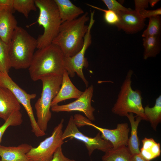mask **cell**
I'll use <instances>...</instances> for the list:
<instances>
[{
  "instance_id": "6da1fadb",
  "label": "cell",
  "mask_w": 161,
  "mask_h": 161,
  "mask_svg": "<svg viewBox=\"0 0 161 161\" xmlns=\"http://www.w3.org/2000/svg\"><path fill=\"white\" fill-rule=\"evenodd\" d=\"M89 19L86 12L75 19L61 23L52 43L60 48L64 56L72 57L82 49L88 27L86 23Z\"/></svg>"
},
{
  "instance_id": "7a4b0ae2",
  "label": "cell",
  "mask_w": 161,
  "mask_h": 161,
  "mask_svg": "<svg viewBox=\"0 0 161 161\" xmlns=\"http://www.w3.org/2000/svg\"><path fill=\"white\" fill-rule=\"evenodd\" d=\"M64 56L60 48L52 43L35 52L28 68L31 79L40 80L49 75H63L65 70L64 64Z\"/></svg>"
},
{
  "instance_id": "3957f363",
  "label": "cell",
  "mask_w": 161,
  "mask_h": 161,
  "mask_svg": "<svg viewBox=\"0 0 161 161\" xmlns=\"http://www.w3.org/2000/svg\"><path fill=\"white\" fill-rule=\"evenodd\" d=\"M8 46L11 68L16 69L28 68L37 48V39L18 26Z\"/></svg>"
},
{
  "instance_id": "277c9868",
  "label": "cell",
  "mask_w": 161,
  "mask_h": 161,
  "mask_svg": "<svg viewBox=\"0 0 161 161\" xmlns=\"http://www.w3.org/2000/svg\"><path fill=\"white\" fill-rule=\"evenodd\" d=\"M39 15L37 22L44 28L37 40V48H43L52 44L58 34L62 23L57 6L54 0H35Z\"/></svg>"
},
{
  "instance_id": "5b68a950",
  "label": "cell",
  "mask_w": 161,
  "mask_h": 161,
  "mask_svg": "<svg viewBox=\"0 0 161 161\" xmlns=\"http://www.w3.org/2000/svg\"><path fill=\"white\" fill-rule=\"evenodd\" d=\"M133 73L131 69L127 72L112 111L114 114L121 117L126 116L130 113H134L143 120L148 121L144 113L141 92L139 89L133 90L131 86Z\"/></svg>"
},
{
  "instance_id": "8992f818",
  "label": "cell",
  "mask_w": 161,
  "mask_h": 161,
  "mask_svg": "<svg viewBox=\"0 0 161 161\" xmlns=\"http://www.w3.org/2000/svg\"><path fill=\"white\" fill-rule=\"evenodd\" d=\"M63 75L52 74L45 75L40 79L42 84L41 97L35 104L37 124L45 132L48 124L52 117L50 109L52 102L60 89Z\"/></svg>"
},
{
  "instance_id": "52a82bcc",
  "label": "cell",
  "mask_w": 161,
  "mask_h": 161,
  "mask_svg": "<svg viewBox=\"0 0 161 161\" xmlns=\"http://www.w3.org/2000/svg\"><path fill=\"white\" fill-rule=\"evenodd\" d=\"M0 87L9 89L26 110L30 122L32 131L37 137L45 135L39 127L33 112L31 100L35 98V93L29 94L20 87L10 77L8 73H0Z\"/></svg>"
},
{
  "instance_id": "ba28073f",
  "label": "cell",
  "mask_w": 161,
  "mask_h": 161,
  "mask_svg": "<svg viewBox=\"0 0 161 161\" xmlns=\"http://www.w3.org/2000/svg\"><path fill=\"white\" fill-rule=\"evenodd\" d=\"M94 10H90V16L87 31L84 36L83 46L80 51L72 57L64 56V64L65 70L69 76L72 78L76 73L84 83L86 87H88L89 82L86 79L83 72V67L87 68L88 63L85 57L86 52L92 43L91 31L95 22L94 19Z\"/></svg>"
},
{
  "instance_id": "9c48e42d",
  "label": "cell",
  "mask_w": 161,
  "mask_h": 161,
  "mask_svg": "<svg viewBox=\"0 0 161 161\" xmlns=\"http://www.w3.org/2000/svg\"><path fill=\"white\" fill-rule=\"evenodd\" d=\"M73 118L75 123L78 127L89 126L99 130L101 133L102 136L111 143L113 149L127 146L130 130L128 123H118L116 128L111 129L97 126L86 117L80 114H76Z\"/></svg>"
},
{
  "instance_id": "30bf717a",
  "label": "cell",
  "mask_w": 161,
  "mask_h": 161,
  "mask_svg": "<svg viewBox=\"0 0 161 161\" xmlns=\"http://www.w3.org/2000/svg\"><path fill=\"white\" fill-rule=\"evenodd\" d=\"M64 119L54 129L51 135L41 142L36 147H32L27 154L32 161H49L57 149L64 143L62 137Z\"/></svg>"
},
{
  "instance_id": "8fae6325",
  "label": "cell",
  "mask_w": 161,
  "mask_h": 161,
  "mask_svg": "<svg viewBox=\"0 0 161 161\" xmlns=\"http://www.w3.org/2000/svg\"><path fill=\"white\" fill-rule=\"evenodd\" d=\"M62 138L64 140L66 138H70L83 142L85 145L90 156L95 149L105 153L113 148L111 143L104 139L100 132L94 137H89L81 133L75 123L72 115L70 116L67 126L63 132Z\"/></svg>"
},
{
  "instance_id": "7c38bea8",
  "label": "cell",
  "mask_w": 161,
  "mask_h": 161,
  "mask_svg": "<svg viewBox=\"0 0 161 161\" xmlns=\"http://www.w3.org/2000/svg\"><path fill=\"white\" fill-rule=\"evenodd\" d=\"M93 91V86L91 85L75 101L66 104H57L52 106L51 107V110L56 112L78 111L83 113L86 118L90 120L94 121L95 118L93 113L95 109L91 104Z\"/></svg>"
},
{
  "instance_id": "4fadbf2b",
  "label": "cell",
  "mask_w": 161,
  "mask_h": 161,
  "mask_svg": "<svg viewBox=\"0 0 161 161\" xmlns=\"http://www.w3.org/2000/svg\"><path fill=\"white\" fill-rule=\"evenodd\" d=\"M116 13L119 20L116 26L126 33H136L142 30L145 25V19L142 18L135 10H131Z\"/></svg>"
},
{
  "instance_id": "5bb4252c",
  "label": "cell",
  "mask_w": 161,
  "mask_h": 161,
  "mask_svg": "<svg viewBox=\"0 0 161 161\" xmlns=\"http://www.w3.org/2000/svg\"><path fill=\"white\" fill-rule=\"evenodd\" d=\"M20 104L9 89L0 87V118L5 121L13 113L20 111Z\"/></svg>"
},
{
  "instance_id": "9a60e30c",
  "label": "cell",
  "mask_w": 161,
  "mask_h": 161,
  "mask_svg": "<svg viewBox=\"0 0 161 161\" xmlns=\"http://www.w3.org/2000/svg\"><path fill=\"white\" fill-rule=\"evenodd\" d=\"M13 12L7 9L0 8V38L8 45L18 27Z\"/></svg>"
},
{
  "instance_id": "2e32d148",
  "label": "cell",
  "mask_w": 161,
  "mask_h": 161,
  "mask_svg": "<svg viewBox=\"0 0 161 161\" xmlns=\"http://www.w3.org/2000/svg\"><path fill=\"white\" fill-rule=\"evenodd\" d=\"M32 147L27 143L17 146L0 145V161H32L26 154Z\"/></svg>"
},
{
  "instance_id": "e0dca14e",
  "label": "cell",
  "mask_w": 161,
  "mask_h": 161,
  "mask_svg": "<svg viewBox=\"0 0 161 161\" xmlns=\"http://www.w3.org/2000/svg\"><path fill=\"white\" fill-rule=\"evenodd\" d=\"M83 92L74 85L67 72L65 70L63 74L60 89L52 102L51 106L57 105L58 103L66 100L72 98L77 99L81 95Z\"/></svg>"
},
{
  "instance_id": "ac0fdd59",
  "label": "cell",
  "mask_w": 161,
  "mask_h": 161,
  "mask_svg": "<svg viewBox=\"0 0 161 161\" xmlns=\"http://www.w3.org/2000/svg\"><path fill=\"white\" fill-rule=\"evenodd\" d=\"M59 13L62 23L73 20L84 13L83 10L69 0H54Z\"/></svg>"
},
{
  "instance_id": "d6986e66",
  "label": "cell",
  "mask_w": 161,
  "mask_h": 161,
  "mask_svg": "<svg viewBox=\"0 0 161 161\" xmlns=\"http://www.w3.org/2000/svg\"><path fill=\"white\" fill-rule=\"evenodd\" d=\"M126 117L128 118L130 123L131 132V135L129 138L127 146L131 155L140 153L139 149L140 142L137 136V129L142 118L137 116H134L133 114L130 113Z\"/></svg>"
},
{
  "instance_id": "ffe728a7",
  "label": "cell",
  "mask_w": 161,
  "mask_h": 161,
  "mask_svg": "<svg viewBox=\"0 0 161 161\" xmlns=\"http://www.w3.org/2000/svg\"><path fill=\"white\" fill-rule=\"evenodd\" d=\"M143 146L140 154L145 160L150 161L160 155V145L152 138L145 137L142 140Z\"/></svg>"
},
{
  "instance_id": "44dd1931",
  "label": "cell",
  "mask_w": 161,
  "mask_h": 161,
  "mask_svg": "<svg viewBox=\"0 0 161 161\" xmlns=\"http://www.w3.org/2000/svg\"><path fill=\"white\" fill-rule=\"evenodd\" d=\"M144 112L151 127L156 130L158 124L161 121V95L156 99L153 107H150L148 105L144 108Z\"/></svg>"
},
{
  "instance_id": "7402d4cb",
  "label": "cell",
  "mask_w": 161,
  "mask_h": 161,
  "mask_svg": "<svg viewBox=\"0 0 161 161\" xmlns=\"http://www.w3.org/2000/svg\"><path fill=\"white\" fill-rule=\"evenodd\" d=\"M160 37L154 36L143 38L144 59L146 60L150 57H155L160 53L161 50Z\"/></svg>"
},
{
  "instance_id": "603a6c76",
  "label": "cell",
  "mask_w": 161,
  "mask_h": 161,
  "mask_svg": "<svg viewBox=\"0 0 161 161\" xmlns=\"http://www.w3.org/2000/svg\"><path fill=\"white\" fill-rule=\"evenodd\" d=\"M131 156L128 148L124 146L112 148L105 152L102 158V161H131Z\"/></svg>"
},
{
  "instance_id": "cb8c5ba5",
  "label": "cell",
  "mask_w": 161,
  "mask_h": 161,
  "mask_svg": "<svg viewBox=\"0 0 161 161\" xmlns=\"http://www.w3.org/2000/svg\"><path fill=\"white\" fill-rule=\"evenodd\" d=\"M11 68L8 45L0 38V73H8Z\"/></svg>"
},
{
  "instance_id": "d4e9b609",
  "label": "cell",
  "mask_w": 161,
  "mask_h": 161,
  "mask_svg": "<svg viewBox=\"0 0 161 161\" xmlns=\"http://www.w3.org/2000/svg\"><path fill=\"white\" fill-rule=\"evenodd\" d=\"M13 8L26 18L31 11H36L37 8L35 0H13Z\"/></svg>"
},
{
  "instance_id": "484cf974",
  "label": "cell",
  "mask_w": 161,
  "mask_h": 161,
  "mask_svg": "<svg viewBox=\"0 0 161 161\" xmlns=\"http://www.w3.org/2000/svg\"><path fill=\"white\" fill-rule=\"evenodd\" d=\"M149 22L147 28L143 32L142 36H160L161 30V18L160 15L152 16L149 18Z\"/></svg>"
},
{
  "instance_id": "4316f807",
  "label": "cell",
  "mask_w": 161,
  "mask_h": 161,
  "mask_svg": "<svg viewBox=\"0 0 161 161\" xmlns=\"http://www.w3.org/2000/svg\"><path fill=\"white\" fill-rule=\"evenodd\" d=\"M23 122L22 115L20 112H16L12 114L0 127V145L2 137L7 128L10 126H17Z\"/></svg>"
},
{
  "instance_id": "83f0119b",
  "label": "cell",
  "mask_w": 161,
  "mask_h": 161,
  "mask_svg": "<svg viewBox=\"0 0 161 161\" xmlns=\"http://www.w3.org/2000/svg\"><path fill=\"white\" fill-rule=\"evenodd\" d=\"M87 5L104 13V19L108 24L116 25L118 23L119 18L117 14L114 12L109 10L102 9L100 7L86 4Z\"/></svg>"
},
{
  "instance_id": "f1b7e54d",
  "label": "cell",
  "mask_w": 161,
  "mask_h": 161,
  "mask_svg": "<svg viewBox=\"0 0 161 161\" xmlns=\"http://www.w3.org/2000/svg\"><path fill=\"white\" fill-rule=\"evenodd\" d=\"M102 1L106 6L108 10L113 11L116 13L119 12L128 11L132 10L130 8L125 7L115 0H102Z\"/></svg>"
},
{
  "instance_id": "f546056e",
  "label": "cell",
  "mask_w": 161,
  "mask_h": 161,
  "mask_svg": "<svg viewBox=\"0 0 161 161\" xmlns=\"http://www.w3.org/2000/svg\"><path fill=\"white\" fill-rule=\"evenodd\" d=\"M136 11L144 19L157 15H160L161 14V8L153 10H147L143 8Z\"/></svg>"
},
{
  "instance_id": "4dcf8cb0",
  "label": "cell",
  "mask_w": 161,
  "mask_h": 161,
  "mask_svg": "<svg viewBox=\"0 0 161 161\" xmlns=\"http://www.w3.org/2000/svg\"><path fill=\"white\" fill-rule=\"evenodd\" d=\"M49 161H76L69 159L65 157L64 154L62 146H59L54 153L52 159Z\"/></svg>"
},
{
  "instance_id": "1f68e13d",
  "label": "cell",
  "mask_w": 161,
  "mask_h": 161,
  "mask_svg": "<svg viewBox=\"0 0 161 161\" xmlns=\"http://www.w3.org/2000/svg\"><path fill=\"white\" fill-rule=\"evenodd\" d=\"M13 0H0V8L7 9L13 12Z\"/></svg>"
},
{
  "instance_id": "d6a6232c",
  "label": "cell",
  "mask_w": 161,
  "mask_h": 161,
  "mask_svg": "<svg viewBox=\"0 0 161 161\" xmlns=\"http://www.w3.org/2000/svg\"><path fill=\"white\" fill-rule=\"evenodd\" d=\"M131 161H148L144 158L140 154L131 155Z\"/></svg>"
},
{
  "instance_id": "836d02e7",
  "label": "cell",
  "mask_w": 161,
  "mask_h": 161,
  "mask_svg": "<svg viewBox=\"0 0 161 161\" xmlns=\"http://www.w3.org/2000/svg\"><path fill=\"white\" fill-rule=\"evenodd\" d=\"M160 0H149V3L152 7H153Z\"/></svg>"
},
{
  "instance_id": "e575fe53",
  "label": "cell",
  "mask_w": 161,
  "mask_h": 161,
  "mask_svg": "<svg viewBox=\"0 0 161 161\" xmlns=\"http://www.w3.org/2000/svg\"></svg>"
}]
</instances>
